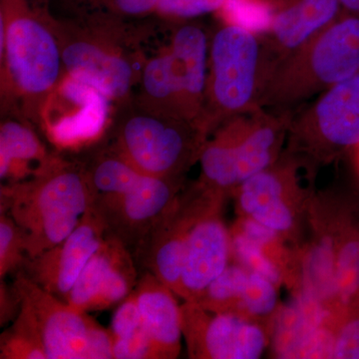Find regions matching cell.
I'll use <instances>...</instances> for the list:
<instances>
[{
  "label": "cell",
  "mask_w": 359,
  "mask_h": 359,
  "mask_svg": "<svg viewBox=\"0 0 359 359\" xmlns=\"http://www.w3.org/2000/svg\"><path fill=\"white\" fill-rule=\"evenodd\" d=\"M49 0H0L1 116L40 127L66 71Z\"/></svg>",
  "instance_id": "obj_1"
},
{
  "label": "cell",
  "mask_w": 359,
  "mask_h": 359,
  "mask_svg": "<svg viewBox=\"0 0 359 359\" xmlns=\"http://www.w3.org/2000/svg\"><path fill=\"white\" fill-rule=\"evenodd\" d=\"M107 13L58 18L65 71L118 107L133 98L151 52L154 25Z\"/></svg>",
  "instance_id": "obj_2"
},
{
  "label": "cell",
  "mask_w": 359,
  "mask_h": 359,
  "mask_svg": "<svg viewBox=\"0 0 359 359\" xmlns=\"http://www.w3.org/2000/svg\"><path fill=\"white\" fill-rule=\"evenodd\" d=\"M1 212L25 233L28 259L65 240L93 205L84 165L56 155L30 178L1 185Z\"/></svg>",
  "instance_id": "obj_3"
},
{
  "label": "cell",
  "mask_w": 359,
  "mask_h": 359,
  "mask_svg": "<svg viewBox=\"0 0 359 359\" xmlns=\"http://www.w3.org/2000/svg\"><path fill=\"white\" fill-rule=\"evenodd\" d=\"M359 72V14L339 16L269 70L257 105L290 111Z\"/></svg>",
  "instance_id": "obj_4"
},
{
  "label": "cell",
  "mask_w": 359,
  "mask_h": 359,
  "mask_svg": "<svg viewBox=\"0 0 359 359\" xmlns=\"http://www.w3.org/2000/svg\"><path fill=\"white\" fill-rule=\"evenodd\" d=\"M292 117L290 111L257 106L224 121L205 141L198 183L224 199L233 196L245 180L280 159Z\"/></svg>",
  "instance_id": "obj_5"
},
{
  "label": "cell",
  "mask_w": 359,
  "mask_h": 359,
  "mask_svg": "<svg viewBox=\"0 0 359 359\" xmlns=\"http://www.w3.org/2000/svg\"><path fill=\"white\" fill-rule=\"evenodd\" d=\"M109 144L141 174L185 178L209 135L198 123L143 109L133 101L114 108Z\"/></svg>",
  "instance_id": "obj_6"
},
{
  "label": "cell",
  "mask_w": 359,
  "mask_h": 359,
  "mask_svg": "<svg viewBox=\"0 0 359 359\" xmlns=\"http://www.w3.org/2000/svg\"><path fill=\"white\" fill-rule=\"evenodd\" d=\"M264 40L219 20L210 34L209 59L201 126L211 135L224 121L257 107L266 80Z\"/></svg>",
  "instance_id": "obj_7"
},
{
  "label": "cell",
  "mask_w": 359,
  "mask_h": 359,
  "mask_svg": "<svg viewBox=\"0 0 359 359\" xmlns=\"http://www.w3.org/2000/svg\"><path fill=\"white\" fill-rule=\"evenodd\" d=\"M13 285L21 299L13 321L39 340L48 359L113 358L109 330L88 313L42 289L22 271L16 273Z\"/></svg>",
  "instance_id": "obj_8"
},
{
  "label": "cell",
  "mask_w": 359,
  "mask_h": 359,
  "mask_svg": "<svg viewBox=\"0 0 359 359\" xmlns=\"http://www.w3.org/2000/svg\"><path fill=\"white\" fill-rule=\"evenodd\" d=\"M302 166L301 161L283 153L275 164L245 180L233 194L238 217L263 224L297 248L313 198L302 186Z\"/></svg>",
  "instance_id": "obj_9"
},
{
  "label": "cell",
  "mask_w": 359,
  "mask_h": 359,
  "mask_svg": "<svg viewBox=\"0 0 359 359\" xmlns=\"http://www.w3.org/2000/svg\"><path fill=\"white\" fill-rule=\"evenodd\" d=\"M226 200L198 182L184 187L171 207L135 250L134 259L178 294L187 242L194 224L212 204Z\"/></svg>",
  "instance_id": "obj_10"
},
{
  "label": "cell",
  "mask_w": 359,
  "mask_h": 359,
  "mask_svg": "<svg viewBox=\"0 0 359 359\" xmlns=\"http://www.w3.org/2000/svg\"><path fill=\"white\" fill-rule=\"evenodd\" d=\"M182 330L194 359H257L269 346L268 327L231 313H212L195 302L181 304Z\"/></svg>",
  "instance_id": "obj_11"
},
{
  "label": "cell",
  "mask_w": 359,
  "mask_h": 359,
  "mask_svg": "<svg viewBox=\"0 0 359 359\" xmlns=\"http://www.w3.org/2000/svg\"><path fill=\"white\" fill-rule=\"evenodd\" d=\"M113 112L98 89L65 73L45 103L39 128L59 145L84 143L107 133Z\"/></svg>",
  "instance_id": "obj_12"
},
{
  "label": "cell",
  "mask_w": 359,
  "mask_h": 359,
  "mask_svg": "<svg viewBox=\"0 0 359 359\" xmlns=\"http://www.w3.org/2000/svg\"><path fill=\"white\" fill-rule=\"evenodd\" d=\"M184 187L185 178L144 175L126 193L93 205L102 216L108 233L133 255Z\"/></svg>",
  "instance_id": "obj_13"
},
{
  "label": "cell",
  "mask_w": 359,
  "mask_h": 359,
  "mask_svg": "<svg viewBox=\"0 0 359 359\" xmlns=\"http://www.w3.org/2000/svg\"><path fill=\"white\" fill-rule=\"evenodd\" d=\"M107 235L102 216L92 205L65 240L28 259L21 271L42 289L65 299Z\"/></svg>",
  "instance_id": "obj_14"
},
{
  "label": "cell",
  "mask_w": 359,
  "mask_h": 359,
  "mask_svg": "<svg viewBox=\"0 0 359 359\" xmlns=\"http://www.w3.org/2000/svg\"><path fill=\"white\" fill-rule=\"evenodd\" d=\"M337 320L332 311L308 297L280 304L269 330L276 358H332Z\"/></svg>",
  "instance_id": "obj_15"
},
{
  "label": "cell",
  "mask_w": 359,
  "mask_h": 359,
  "mask_svg": "<svg viewBox=\"0 0 359 359\" xmlns=\"http://www.w3.org/2000/svg\"><path fill=\"white\" fill-rule=\"evenodd\" d=\"M224 204H212L190 231L177 294L184 302L198 299L231 264V230L222 216Z\"/></svg>",
  "instance_id": "obj_16"
},
{
  "label": "cell",
  "mask_w": 359,
  "mask_h": 359,
  "mask_svg": "<svg viewBox=\"0 0 359 359\" xmlns=\"http://www.w3.org/2000/svg\"><path fill=\"white\" fill-rule=\"evenodd\" d=\"M278 289L264 276L231 262L193 302L212 313L237 314L266 325L280 308Z\"/></svg>",
  "instance_id": "obj_17"
},
{
  "label": "cell",
  "mask_w": 359,
  "mask_h": 359,
  "mask_svg": "<svg viewBox=\"0 0 359 359\" xmlns=\"http://www.w3.org/2000/svg\"><path fill=\"white\" fill-rule=\"evenodd\" d=\"M171 25L173 28L167 45L180 113L184 119L198 123L201 126L207 82L210 34L205 26L195 20Z\"/></svg>",
  "instance_id": "obj_18"
},
{
  "label": "cell",
  "mask_w": 359,
  "mask_h": 359,
  "mask_svg": "<svg viewBox=\"0 0 359 359\" xmlns=\"http://www.w3.org/2000/svg\"><path fill=\"white\" fill-rule=\"evenodd\" d=\"M231 262L289 289L297 269V249L273 230L252 219L238 217L230 228Z\"/></svg>",
  "instance_id": "obj_19"
},
{
  "label": "cell",
  "mask_w": 359,
  "mask_h": 359,
  "mask_svg": "<svg viewBox=\"0 0 359 359\" xmlns=\"http://www.w3.org/2000/svg\"><path fill=\"white\" fill-rule=\"evenodd\" d=\"M134 292L157 359L178 358L183 337L178 295L148 271L142 273Z\"/></svg>",
  "instance_id": "obj_20"
},
{
  "label": "cell",
  "mask_w": 359,
  "mask_h": 359,
  "mask_svg": "<svg viewBox=\"0 0 359 359\" xmlns=\"http://www.w3.org/2000/svg\"><path fill=\"white\" fill-rule=\"evenodd\" d=\"M0 124V178L6 184L34 176L56 155L45 148L30 123L4 116Z\"/></svg>",
  "instance_id": "obj_21"
},
{
  "label": "cell",
  "mask_w": 359,
  "mask_h": 359,
  "mask_svg": "<svg viewBox=\"0 0 359 359\" xmlns=\"http://www.w3.org/2000/svg\"><path fill=\"white\" fill-rule=\"evenodd\" d=\"M93 205L114 199L133 188L144 176L109 143L83 161Z\"/></svg>",
  "instance_id": "obj_22"
},
{
  "label": "cell",
  "mask_w": 359,
  "mask_h": 359,
  "mask_svg": "<svg viewBox=\"0 0 359 359\" xmlns=\"http://www.w3.org/2000/svg\"><path fill=\"white\" fill-rule=\"evenodd\" d=\"M334 313L359 311V226L346 212L340 229L335 269Z\"/></svg>",
  "instance_id": "obj_23"
},
{
  "label": "cell",
  "mask_w": 359,
  "mask_h": 359,
  "mask_svg": "<svg viewBox=\"0 0 359 359\" xmlns=\"http://www.w3.org/2000/svg\"><path fill=\"white\" fill-rule=\"evenodd\" d=\"M119 240L108 233L102 245L91 257L63 301L72 308L90 313L95 309L108 269L112 263Z\"/></svg>",
  "instance_id": "obj_24"
},
{
  "label": "cell",
  "mask_w": 359,
  "mask_h": 359,
  "mask_svg": "<svg viewBox=\"0 0 359 359\" xmlns=\"http://www.w3.org/2000/svg\"><path fill=\"white\" fill-rule=\"evenodd\" d=\"M276 13L269 0H226L217 15L219 20L264 36L271 32Z\"/></svg>",
  "instance_id": "obj_25"
},
{
  "label": "cell",
  "mask_w": 359,
  "mask_h": 359,
  "mask_svg": "<svg viewBox=\"0 0 359 359\" xmlns=\"http://www.w3.org/2000/svg\"><path fill=\"white\" fill-rule=\"evenodd\" d=\"M68 15L107 13L127 20L154 15L158 0H59Z\"/></svg>",
  "instance_id": "obj_26"
},
{
  "label": "cell",
  "mask_w": 359,
  "mask_h": 359,
  "mask_svg": "<svg viewBox=\"0 0 359 359\" xmlns=\"http://www.w3.org/2000/svg\"><path fill=\"white\" fill-rule=\"evenodd\" d=\"M28 259L25 233L7 212L0 214V280L18 273Z\"/></svg>",
  "instance_id": "obj_27"
},
{
  "label": "cell",
  "mask_w": 359,
  "mask_h": 359,
  "mask_svg": "<svg viewBox=\"0 0 359 359\" xmlns=\"http://www.w3.org/2000/svg\"><path fill=\"white\" fill-rule=\"evenodd\" d=\"M226 0H158L154 15L163 22H185L205 14H217Z\"/></svg>",
  "instance_id": "obj_28"
},
{
  "label": "cell",
  "mask_w": 359,
  "mask_h": 359,
  "mask_svg": "<svg viewBox=\"0 0 359 359\" xmlns=\"http://www.w3.org/2000/svg\"><path fill=\"white\" fill-rule=\"evenodd\" d=\"M0 358L48 359L39 339L14 323L0 337Z\"/></svg>",
  "instance_id": "obj_29"
},
{
  "label": "cell",
  "mask_w": 359,
  "mask_h": 359,
  "mask_svg": "<svg viewBox=\"0 0 359 359\" xmlns=\"http://www.w3.org/2000/svg\"><path fill=\"white\" fill-rule=\"evenodd\" d=\"M143 321L134 290L116 309L109 332L112 341L127 339L143 328Z\"/></svg>",
  "instance_id": "obj_30"
},
{
  "label": "cell",
  "mask_w": 359,
  "mask_h": 359,
  "mask_svg": "<svg viewBox=\"0 0 359 359\" xmlns=\"http://www.w3.org/2000/svg\"><path fill=\"white\" fill-rule=\"evenodd\" d=\"M332 358L359 359V311L339 318Z\"/></svg>",
  "instance_id": "obj_31"
},
{
  "label": "cell",
  "mask_w": 359,
  "mask_h": 359,
  "mask_svg": "<svg viewBox=\"0 0 359 359\" xmlns=\"http://www.w3.org/2000/svg\"><path fill=\"white\" fill-rule=\"evenodd\" d=\"M113 358L157 359L145 327L127 339L112 341Z\"/></svg>",
  "instance_id": "obj_32"
},
{
  "label": "cell",
  "mask_w": 359,
  "mask_h": 359,
  "mask_svg": "<svg viewBox=\"0 0 359 359\" xmlns=\"http://www.w3.org/2000/svg\"><path fill=\"white\" fill-rule=\"evenodd\" d=\"M21 299L14 285H8L4 280L0 282V325L15 320L20 313Z\"/></svg>",
  "instance_id": "obj_33"
},
{
  "label": "cell",
  "mask_w": 359,
  "mask_h": 359,
  "mask_svg": "<svg viewBox=\"0 0 359 359\" xmlns=\"http://www.w3.org/2000/svg\"><path fill=\"white\" fill-rule=\"evenodd\" d=\"M340 6L349 13L359 14V0H339Z\"/></svg>",
  "instance_id": "obj_34"
}]
</instances>
